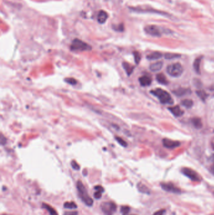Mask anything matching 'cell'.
Segmentation results:
<instances>
[{
  "instance_id": "cell-1",
  "label": "cell",
  "mask_w": 214,
  "mask_h": 215,
  "mask_svg": "<svg viewBox=\"0 0 214 215\" xmlns=\"http://www.w3.org/2000/svg\"><path fill=\"white\" fill-rule=\"evenodd\" d=\"M150 93L154 96L157 97L158 99L160 100V103H161L162 104H173L174 101L171 95L164 89L157 88L156 89L151 90Z\"/></svg>"
},
{
  "instance_id": "cell-2",
  "label": "cell",
  "mask_w": 214,
  "mask_h": 215,
  "mask_svg": "<svg viewBox=\"0 0 214 215\" xmlns=\"http://www.w3.org/2000/svg\"><path fill=\"white\" fill-rule=\"evenodd\" d=\"M77 189L78 191L79 196L82 199V201L84 202L85 204L88 206H91L93 205V200L88 194V191H87L85 187H84L83 183L81 181H78L77 182Z\"/></svg>"
},
{
  "instance_id": "cell-3",
  "label": "cell",
  "mask_w": 214,
  "mask_h": 215,
  "mask_svg": "<svg viewBox=\"0 0 214 215\" xmlns=\"http://www.w3.org/2000/svg\"><path fill=\"white\" fill-rule=\"evenodd\" d=\"M70 50L74 52L89 51L92 49L91 46L79 38H75L70 45Z\"/></svg>"
},
{
  "instance_id": "cell-4",
  "label": "cell",
  "mask_w": 214,
  "mask_h": 215,
  "mask_svg": "<svg viewBox=\"0 0 214 215\" xmlns=\"http://www.w3.org/2000/svg\"><path fill=\"white\" fill-rule=\"evenodd\" d=\"M166 72L170 76L175 77L180 76L183 72V66L180 63H175L169 65L166 68Z\"/></svg>"
},
{
  "instance_id": "cell-5",
  "label": "cell",
  "mask_w": 214,
  "mask_h": 215,
  "mask_svg": "<svg viewBox=\"0 0 214 215\" xmlns=\"http://www.w3.org/2000/svg\"><path fill=\"white\" fill-rule=\"evenodd\" d=\"M101 209L104 215H113L116 212L117 206L113 201H107L102 203Z\"/></svg>"
},
{
  "instance_id": "cell-6",
  "label": "cell",
  "mask_w": 214,
  "mask_h": 215,
  "mask_svg": "<svg viewBox=\"0 0 214 215\" xmlns=\"http://www.w3.org/2000/svg\"><path fill=\"white\" fill-rule=\"evenodd\" d=\"M181 173L186 177L189 178L192 181L200 182L201 181V177L196 171L188 167H183L181 169Z\"/></svg>"
},
{
  "instance_id": "cell-7",
  "label": "cell",
  "mask_w": 214,
  "mask_h": 215,
  "mask_svg": "<svg viewBox=\"0 0 214 215\" xmlns=\"http://www.w3.org/2000/svg\"><path fill=\"white\" fill-rule=\"evenodd\" d=\"M161 187L166 192L174 194H180L181 193V189L172 182H162L161 183Z\"/></svg>"
},
{
  "instance_id": "cell-8",
  "label": "cell",
  "mask_w": 214,
  "mask_h": 215,
  "mask_svg": "<svg viewBox=\"0 0 214 215\" xmlns=\"http://www.w3.org/2000/svg\"><path fill=\"white\" fill-rule=\"evenodd\" d=\"M130 9L133 11L138 13H158L161 15H164V16H169V14L165 12V11H161L159 10H156L152 8H143L141 7H134V8H130Z\"/></svg>"
},
{
  "instance_id": "cell-9",
  "label": "cell",
  "mask_w": 214,
  "mask_h": 215,
  "mask_svg": "<svg viewBox=\"0 0 214 215\" xmlns=\"http://www.w3.org/2000/svg\"><path fill=\"white\" fill-rule=\"evenodd\" d=\"M145 32L149 35L153 37H161V32L160 28L158 26L154 25H149L146 26L145 27Z\"/></svg>"
},
{
  "instance_id": "cell-10",
  "label": "cell",
  "mask_w": 214,
  "mask_h": 215,
  "mask_svg": "<svg viewBox=\"0 0 214 215\" xmlns=\"http://www.w3.org/2000/svg\"><path fill=\"white\" fill-rule=\"evenodd\" d=\"M163 144L165 147L170 148V149H173V148L179 147L180 145V142L168 138H164L163 140Z\"/></svg>"
},
{
  "instance_id": "cell-11",
  "label": "cell",
  "mask_w": 214,
  "mask_h": 215,
  "mask_svg": "<svg viewBox=\"0 0 214 215\" xmlns=\"http://www.w3.org/2000/svg\"><path fill=\"white\" fill-rule=\"evenodd\" d=\"M109 17V15L106 11L104 10H101L99 11L97 14V22L101 23V24H104V23L107 21Z\"/></svg>"
},
{
  "instance_id": "cell-12",
  "label": "cell",
  "mask_w": 214,
  "mask_h": 215,
  "mask_svg": "<svg viewBox=\"0 0 214 215\" xmlns=\"http://www.w3.org/2000/svg\"><path fill=\"white\" fill-rule=\"evenodd\" d=\"M139 81H140V84L142 86L145 87V86H149L151 84L152 79H151V78L148 76H143L139 79Z\"/></svg>"
},
{
  "instance_id": "cell-13",
  "label": "cell",
  "mask_w": 214,
  "mask_h": 215,
  "mask_svg": "<svg viewBox=\"0 0 214 215\" xmlns=\"http://www.w3.org/2000/svg\"><path fill=\"white\" fill-rule=\"evenodd\" d=\"M168 109L171 111L172 114L176 117H180L183 115V111L181 110V108L178 106L169 107Z\"/></svg>"
},
{
  "instance_id": "cell-14",
  "label": "cell",
  "mask_w": 214,
  "mask_h": 215,
  "mask_svg": "<svg viewBox=\"0 0 214 215\" xmlns=\"http://www.w3.org/2000/svg\"><path fill=\"white\" fill-rule=\"evenodd\" d=\"M173 93L177 96H183L186 95H188V93H190V90L187 88H180L174 90Z\"/></svg>"
},
{
  "instance_id": "cell-15",
  "label": "cell",
  "mask_w": 214,
  "mask_h": 215,
  "mask_svg": "<svg viewBox=\"0 0 214 215\" xmlns=\"http://www.w3.org/2000/svg\"><path fill=\"white\" fill-rule=\"evenodd\" d=\"M137 188L138 191L142 194H150V193H151V190H150L146 185L143 184H142L141 182L138 184Z\"/></svg>"
},
{
  "instance_id": "cell-16",
  "label": "cell",
  "mask_w": 214,
  "mask_h": 215,
  "mask_svg": "<svg viewBox=\"0 0 214 215\" xmlns=\"http://www.w3.org/2000/svg\"><path fill=\"white\" fill-rule=\"evenodd\" d=\"M163 65V64L161 61L156 62H155V63H153V64L150 65L149 69L153 72H158V71H160V70L162 69Z\"/></svg>"
},
{
  "instance_id": "cell-17",
  "label": "cell",
  "mask_w": 214,
  "mask_h": 215,
  "mask_svg": "<svg viewBox=\"0 0 214 215\" xmlns=\"http://www.w3.org/2000/svg\"><path fill=\"white\" fill-rule=\"evenodd\" d=\"M156 81L160 84H163V85H166V84H168V80L166 79V77H165V76L164 75V74H162V73H160V74H156Z\"/></svg>"
},
{
  "instance_id": "cell-18",
  "label": "cell",
  "mask_w": 214,
  "mask_h": 215,
  "mask_svg": "<svg viewBox=\"0 0 214 215\" xmlns=\"http://www.w3.org/2000/svg\"><path fill=\"white\" fill-rule=\"evenodd\" d=\"M201 58H202L201 57H198L196 58L195 61H194L193 62L194 70H195V72L199 74H200V64H201Z\"/></svg>"
},
{
  "instance_id": "cell-19",
  "label": "cell",
  "mask_w": 214,
  "mask_h": 215,
  "mask_svg": "<svg viewBox=\"0 0 214 215\" xmlns=\"http://www.w3.org/2000/svg\"><path fill=\"white\" fill-rule=\"evenodd\" d=\"M192 123L193 125L195 127V128L197 129L201 128L202 127H203V123H202L201 119L200 118H198V117L193 118L192 119Z\"/></svg>"
},
{
  "instance_id": "cell-20",
  "label": "cell",
  "mask_w": 214,
  "mask_h": 215,
  "mask_svg": "<svg viewBox=\"0 0 214 215\" xmlns=\"http://www.w3.org/2000/svg\"><path fill=\"white\" fill-rule=\"evenodd\" d=\"M122 67H123L124 69L126 71V72L128 76L131 75L133 72L134 66L128 63V62H123V63H122Z\"/></svg>"
},
{
  "instance_id": "cell-21",
  "label": "cell",
  "mask_w": 214,
  "mask_h": 215,
  "mask_svg": "<svg viewBox=\"0 0 214 215\" xmlns=\"http://www.w3.org/2000/svg\"><path fill=\"white\" fill-rule=\"evenodd\" d=\"M163 56V54H162L161 52H154L151 54H149L148 56H147V58L148 60H156L158 59V58H160Z\"/></svg>"
},
{
  "instance_id": "cell-22",
  "label": "cell",
  "mask_w": 214,
  "mask_h": 215,
  "mask_svg": "<svg viewBox=\"0 0 214 215\" xmlns=\"http://www.w3.org/2000/svg\"><path fill=\"white\" fill-rule=\"evenodd\" d=\"M42 207L43 208H45L48 211V212L50 213V215H58L56 211H55L51 206L45 204V203H43Z\"/></svg>"
},
{
  "instance_id": "cell-23",
  "label": "cell",
  "mask_w": 214,
  "mask_h": 215,
  "mask_svg": "<svg viewBox=\"0 0 214 215\" xmlns=\"http://www.w3.org/2000/svg\"><path fill=\"white\" fill-rule=\"evenodd\" d=\"M196 94L202 101H205L206 99L207 98V97L208 96V94L205 91H203V90H199V91H197Z\"/></svg>"
},
{
  "instance_id": "cell-24",
  "label": "cell",
  "mask_w": 214,
  "mask_h": 215,
  "mask_svg": "<svg viewBox=\"0 0 214 215\" xmlns=\"http://www.w3.org/2000/svg\"><path fill=\"white\" fill-rule=\"evenodd\" d=\"M181 103L183 106L186 107L187 108H192L193 105V101L191 99H185L182 100Z\"/></svg>"
},
{
  "instance_id": "cell-25",
  "label": "cell",
  "mask_w": 214,
  "mask_h": 215,
  "mask_svg": "<svg viewBox=\"0 0 214 215\" xmlns=\"http://www.w3.org/2000/svg\"><path fill=\"white\" fill-rule=\"evenodd\" d=\"M63 206H64V208L70 209H76L77 208V205L74 202H66L64 203Z\"/></svg>"
},
{
  "instance_id": "cell-26",
  "label": "cell",
  "mask_w": 214,
  "mask_h": 215,
  "mask_svg": "<svg viewBox=\"0 0 214 215\" xmlns=\"http://www.w3.org/2000/svg\"><path fill=\"white\" fill-rule=\"evenodd\" d=\"M181 56V55L173 53H166L165 54V58L166 59H173V58H178Z\"/></svg>"
},
{
  "instance_id": "cell-27",
  "label": "cell",
  "mask_w": 214,
  "mask_h": 215,
  "mask_svg": "<svg viewBox=\"0 0 214 215\" xmlns=\"http://www.w3.org/2000/svg\"><path fill=\"white\" fill-rule=\"evenodd\" d=\"M120 210L122 215H128L130 212V208L128 206H122Z\"/></svg>"
},
{
  "instance_id": "cell-28",
  "label": "cell",
  "mask_w": 214,
  "mask_h": 215,
  "mask_svg": "<svg viewBox=\"0 0 214 215\" xmlns=\"http://www.w3.org/2000/svg\"><path fill=\"white\" fill-rule=\"evenodd\" d=\"M113 29L117 32H123L124 30V26L123 24L114 25L113 26Z\"/></svg>"
},
{
  "instance_id": "cell-29",
  "label": "cell",
  "mask_w": 214,
  "mask_h": 215,
  "mask_svg": "<svg viewBox=\"0 0 214 215\" xmlns=\"http://www.w3.org/2000/svg\"><path fill=\"white\" fill-rule=\"evenodd\" d=\"M115 139L117 140V142L120 143L121 146L124 147H126L127 146H128V143H127V142L125 141V140H124L122 138L119 137V136H116Z\"/></svg>"
},
{
  "instance_id": "cell-30",
  "label": "cell",
  "mask_w": 214,
  "mask_h": 215,
  "mask_svg": "<svg viewBox=\"0 0 214 215\" xmlns=\"http://www.w3.org/2000/svg\"><path fill=\"white\" fill-rule=\"evenodd\" d=\"M133 54H134V61H135V62L137 64H138L139 63H140V60H141V55L138 52H134Z\"/></svg>"
},
{
  "instance_id": "cell-31",
  "label": "cell",
  "mask_w": 214,
  "mask_h": 215,
  "mask_svg": "<svg viewBox=\"0 0 214 215\" xmlns=\"http://www.w3.org/2000/svg\"><path fill=\"white\" fill-rule=\"evenodd\" d=\"M65 81L67 83H68L69 84L71 85H75L76 84H77V81L74 79V78L72 77H69V78H66L65 79Z\"/></svg>"
},
{
  "instance_id": "cell-32",
  "label": "cell",
  "mask_w": 214,
  "mask_h": 215,
  "mask_svg": "<svg viewBox=\"0 0 214 215\" xmlns=\"http://www.w3.org/2000/svg\"><path fill=\"white\" fill-rule=\"evenodd\" d=\"M71 166H72V167L74 170H78L80 169V166H79V164L76 161H72V162H71Z\"/></svg>"
},
{
  "instance_id": "cell-33",
  "label": "cell",
  "mask_w": 214,
  "mask_h": 215,
  "mask_svg": "<svg viewBox=\"0 0 214 215\" xmlns=\"http://www.w3.org/2000/svg\"><path fill=\"white\" fill-rule=\"evenodd\" d=\"M94 189L96 190V191H99V192H101V193H104V187H103L102 186H99V185H97L96 186H95L94 187Z\"/></svg>"
},
{
  "instance_id": "cell-34",
  "label": "cell",
  "mask_w": 214,
  "mask_h": 215,
  "mask_svg": "<svg viewBox=\"0 0 214 215\" xmlns=\"http://www.w3.org/2000/svg\"><path fill=\"white\" fill-rule=\"evenodd\" d=\"M94 197L97 199H100L102 197V193L99 192V191H96L94 194Z\"/></svg>"
},
{
  "instance_id": "cell-35",
  "label": "cell",
  "mask_w": 214,
  "mask_h": 215,
  "mask_svg": "<svg viewBox=\"0 0 214 215\" xmlns=\"http://www.w3.org/2000/svg\"><path fill=\"white\" fill-rule=\"evenodd\" d=\"M165 213V209H160L158 210L157 212H154L153 215H163Z\"/></svg>"
},
{
  "instance_id": "cell-36",
  "label": "cell",
  "mask_w": 214,
  "mask_h": 215,
  "mask_svg": "<svg viewBox=\"0 0 214 215\" xmlns=\"http://www.w3.org/2000/svg\"><path fill=\"white\" fill-rule=\"evenodd\" d=\"M78 213L77 212H67L63 215H77Z\"/></svg>"
},
{
  "instance_id": "cell-37",
  "label": "cell",
  "mask_w": 214,
  "mask_h": 215,
  "mask_svg": "<svg viewBox=\"0 0 214 215\" xmlns=\"http://www.w3.org/2000/svg\"><path fill=\"white\" fill-rule=\"evenodd\" d=\"M210 170H211V172L214 174V157L213 158V161H212V163L211 166V167H210Z\"/></svg>"
},
{
  "instance_id": "cell-38",
  "label": "cell",
  "mask_w": 214,
  "mask_h": 215,
  "mask_svg": "<svg viewBox=\"0 0 214 215\" xmlns=\"http://www.w3.org/2000/svg\"><path fill=\"white\" fill-rule=\"evenodd\" d=\"M4 140H6V138L4 137V136H3V135H1V145H4L6 143V141L4 142Z\"/></svg>"
},
{
  "instance_id": "cell-39",
  "label": "cell",
  "mask_w": 214,
  "mask_h": 215,
  "mask_svg": "<svg viewBox=\"0 0 214 215\" xmlns=\"http://www.w3.org/2000/svg\"><path fill=\"white\" fill-rule=\"evenodd\" d=\"M212 146L213 149L214 150V141H213V142H212Z\"/></svg>"
},
{
  "instance_id": "cell-40",
  "label": "cell",
  "mask_w": 214,
  "mask_h": 215,
  "mask_svg": "<svg viewBox=\"0 0 214 215\" xmlns=\"http://www.w3.org/2000/svg\"><path fill=\"white\" fill-rule=\"evenodd\" d=\"M131 215H135V214H131Z\"/></svg>"
}]
</instances>
